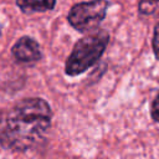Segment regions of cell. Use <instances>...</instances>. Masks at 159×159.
Here are the masks:
<instances>
[{"mask_svg": "<svg viewBox=\"0 0 159 159\" xmlns=\"http://www.w3.org/2000/svg\"><path fill=\"white\" fill-rule=\"evenodd\" d=\"M11 52L19 62L24 63H32L41 58L39 43L29 36H22L21 39H19L17 42L12 46Z\"/></svg>", "mask_w": 159, "mask_h": 159, "instance_id": "277c9868", "label": "cell"}, {"mask_svg": "<svg viewBox=\"0 0 159 159\" xmlns=\"http://www.w3.org/2000/svg\"><path fill=\"white\" fill-rule=\"evenodd\" d=\"M52 112L41 98H25L0 117V144L24 152L37 144L51 124Z\"/></svg>", "mask_w": 159, "mask_h": 159, "instance_id": "6da1fadb", "label": "cell"}, {"mask_svg": "<svg viewBox=\"0 0 159 159\" xmlns=\"http://www.w3.org/2000/svg\"><path fill=\"white\" fill-rule=\"evenodd\" d=\"M138 10L143 15L159 14V0H139Z\"/></svg>", "mask_w": 159, "mask_h": 159, "instance_id": "8992f818", "label": "cell"}, {"mask_svg": "<svg viewBox=\"0 0 159 159\" xmlns=\"http://www.w3.org/2000/svg\"><path fill=\"white\" fill-rule=\"evenodd\" d=\"M150 112H152L153 119L159 123V93L157 94V97L154 98V101H153V103H152Z\"/></svg>", "mask_w": 159, "mask_h": 159, "instance_id": "ba28073f", "label": "cell"}, {"mask_svg": "<svg viewBox=\"0 0 159 159\" xmlns=\"http://www.w3.org/2000/svg\"><path fill=\"white\" fill-rule=\"evenodd\" d=\"M109 4L107 0H91L76 4L71 7L67 20L71 26L81 32L97 27L106 17Z\"/></svg>", "mask_w": 159, "mask_h": 159, "instance_id": "3957f363", "label": "cell"}, {"mask_svg": "<svg viewBox=\"0 0 159 159\" xmlns=\"http://www.w3.org/2000/svg\"><path fill=\"white\" fill-rule=\"evenodd\" d=\"M109 42V34L106 30H96L78 40L66 61V73L77 76L92 67L103 55Z\"/></svg>", "mask_w": 159, "mask_h": 159, "instance_id": "7a4b0ae2", "label": "cell"}, {"mask_svg": "<svg viewBox=\"0 0 159 159\" xmlns=\"http://www.w3.org/2000/svg\"><path fill=\"white\" fill-rule=\"evenodd\" d=\"M0 36H1V26H0Z\"/></svg>", "mask_w": 159, "mask_h": 159, "instance_id": "9c48e42d", "label": "cell"}, {"mask_svg": "<svg viewBox=\"0 0 159 159\" xmlns=\"http://www.w3.org/2000/svg\"><path fill=\"white\" fill-rule=\"evenodd\" d=\"M153 51L155 57L159 60V22L155 26L154 30V36H153Z\"/></svg>", "mask_w": 159, "mask_h": 159, "instance_id": "52a82bcc", "label": "cell"}, {"mask_svg": "<svg viewBox=\"0 0 159 159\" xmlns=\"http://www.w3.org/2000/svg\"><path fill=\"white\" fill-rule=\"evenodd\" d=\"M16 4L24 12L32 14L52 10L56 0H16Z\"/></svg>", "mask_w": 159, "mask_h": 159, "instance_id": "5b68a950", "label": "cell"}]
</instances>
